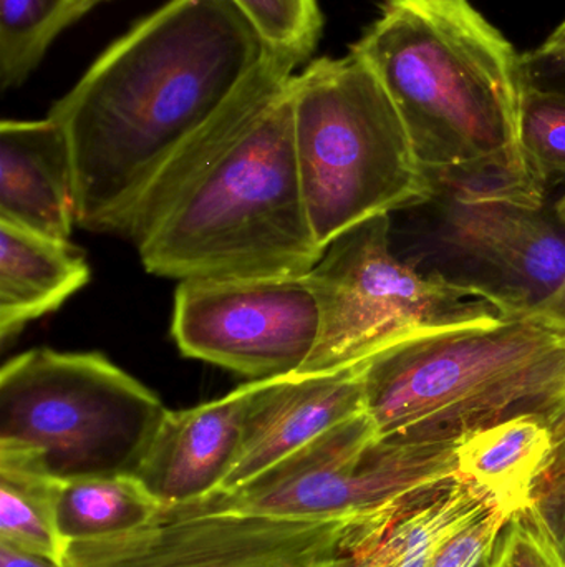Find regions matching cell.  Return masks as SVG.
Returning <instances> with one entry per match:
<instances>
[{
    "label": "cell",
    "mask_w": 565,
    "mask_h": 567,
    "mask_svg": "<svg viewBox=\"0 0 565 567\" xmlns=\"http://www.w3.org/2000/svg\"><path fill=\"white\" fill-rule=\"evenodd\" d=\"M297 66L268 52L224 109L146 186L118 236L149 275L302 278L324 251L299 179L292 116Z\"/></svg>",
    "instance_id": "cell-1"
},
{
    "label": "cell",
    "mask_w": 565,
    "mask_h": 567,
    "mask_svg": "<svg viewBox=\"0 0 565 567\" xmlns=\"http://www.w3.org/2000/svg\"><path fill=\"white\" fill-rule=\"evenodd\" d=\"M268 55L232 0H168L53 103L72 150L76 225L119 235L146 186Z\"/></svg>",
    "instance_id": "cell-2"
},
{
    "label": "cell",
    "mask_w": 565,
    "mask_h": 567,
    "mask_svg": "<svg viewBox=\"0 0 565 567\" xmlns=\"http://www.w3.org/2000/svg\"><path fill=\"white\" fill-rule=\"evenodd\" d=\"M350 52L384 83L435 185L543 202L520 145L523 55L471 0H381Z\"/></svg>",
    "instance_id": "cell-3"
},
{
    "label": "cell",
    "mask_w": 565,
    "mask_h": 567,
    "mask_svg": "<svg viewBox=\"0 0 565 567\" xmlns=\"http://www.w3.org/2000/svg\"><path fill=\"white\" fill-rule=\"evenodd\" d=\"M360 365L378 439L460 442L521 413L565 412V330L537 312L423 333Z\"/></svg>",
    "instance_id": "cell-4"
},
{
    "label": "cell",
    "mask_w": 565,
    "mask_h": 567,
    "mask_svg": "<svg viewBox=\"0 0 565 567\" xmlns=\"http://www.w3.org/2000/svg\"><path fill=\"white\" fill-rule=\"evenodd\" d=\"M292 116L305 212L322 251L355 226L437 193L397 105L355 53L311 60L295 73Z\"/></svg>",
    "instance_id": "cell-5"
},
{
    "label": "cell",
    "mask_w": 565,
    "mask_h": 567,
    "mask_svg": "<svg viewBox=\"0 0 565 567\" xmlns=\"http://www.w3.org/2000/svg\"><path fill=\"white\" fill-rule=\"evenodd\" d=\"M166 412L102 353L29 350L0 370V456L59 482L135 475Z\"/></svg>",
    "instance_id": "cell-6"
},
{
    "label": "cell",
    "mask_w": 565,
    "mask_h": 567,
    "mask_svg": "<svg viewBox=\"0 0 565 567\" xmlns=\"http://www.w3.org/2000/svg\"><path fill=\"white\" fill-rule=\"evenodd\" d=\"M304 279L321 309V336L299 373L337 372L423 333L513 313L481 284L401 262L390 248V215L338 236Z\"/></svg>",
    "instance_id": "cell-7"
},
{
    "label": "cell",
    "mask_w": 565,
    "mask_h": 567,
    "mask_svg": "<svg viewBox=\"0 0 565 567\" xmlns=\"http://www.w3.org/2000/svg\"><path fill=\"white\" fill-rule=\"evenodd\" d=\"M458 443L378 439L367 412L338 423L281 462L229 492H212L156 518L254 515L348 519L414 489L458 475Z\"/></svg>",
    "instance_id": "cell-8"
},
{
    "label": "cell",
    "mask_w": 565,
    "mask_h": 567,
    "mask_svg": "<svg viewBox=\"0 0 565 567\" xmlns=\"http://www.w3.org/2000/svg\"><path fill=\"white\" fill-rule=\"evenodd\" d=\"M171 336L188 359L251 382L304 369L321 336V309L302 278L188 279L176 287Z\"/></svg>",
    "instance_id": "cell-9"
},
{
    "label": "cell",
    "mask_w": 565,
    "mask_h": 567,
    "mask_svg": "<svg viewBox=\"0 0 565 567\" xmlns=\"http://www.w3.org/2000/svg\"><path fill=\"white\" fill-rule=\"evenodd\" d=\"M344 522L232 513L155 518L118 535L69 543L62 567H325Z\"/></svg>",
    "instance_id": "cell-10"
},
{
    "label": "cell",
    "mask_w": 565,
    "mask_h": 567,
    "mask_svg": "<svg viewBox=\"0 0 565 567\" xmlns=\"http://www.w3.org/2000/svg\"><path fill=\"white\" fill-rule=\"evenodd\" d=\"M444 241L498 276L511 312H537L565 282V229L543 205L477 183H444Z\"/></svg>",
    "instance_id": "cell-11"
},
{
    "label": "cell",
    "mask_w": 565,
    "mask_h": 567,
    "mask_svg": "<svg viewBox=\"0 0 565 567\" xmlns=\"http://www.w3.org/2000/svg\"><path fill=\"white\" fill-rule=\"evenodd\" d=\"M364 412L362 365L259 380L245 413L238 455L216 492L238 488L322 433Z\"/></svg>",
    "instance_id": "cell-12"
},
{
    "label": "cell",
    "mask_w": 565,
    "mask_h": 567,
    "mask_svg": "<svg viewBox=\"0 0 565 567\" xmlns=\"http://www.w3.org/2000/svg\"><path fill=\"white\" fill-rule=\"evenodd\" d=\"M490 506L458 475L430 483L345 519L325 567H428L448 536Z\"/></svg>",
    "instance_id": "cell-13"
},
{
    "label": "cell",
    "mask_w": 565,
    "mask_h": 567,
    "mask_svg": "<svg viewBox=\"0 0 565 567\" xmlns=\"http://www.w3.org/2000/svg\"><path fill=\"white\" fill-rule=\"evenodd\" d=\"M255 382L188 410L166 412L135 475L163 508L216 492L241 445Z\"/></svg>",
    "instance_id": "cell-14"
},
{
    "label": "cell",
    "mask_w": 565,
    "mask_h": 567,
    "mask_svg": "<svg viewBox=\"0 0 565 567\" xmlns=\"http://www.w3.org/2000/svg\"><path fill=\"white\" fill-rule=\"evenodd\" d=\"M0 223L69 241L76 225L75 169L62 126L0 123Z\"/></svg>",
    "instance_id": "cell-15"
},
{
    "label": "cell",
    "mask_w": 565,
    "mask_h": 567,
    "mask_svg": "<svg viewBox=\"0 0 565 567\" xmlns=\"http://www.w3.org/2000/svg\"><path fill=\"white\" fill-rule=\"evenodd\" d=\"M90 281L85 255L70 241L0 223V340L55 312Z\"/></svg>",
    "instance_id": "cell-16"
},
{
    "label": "cell",
    "mask_w": 565,
    "mask_h": 567,
    "mask_svg": "<svg viewBox=\"0 0 565 567\" xmlns=\"http://www.w3.org/2000/svg\"><path fill=\"white\" fill-rule=\"evenodd\" d=\"M556 416L521 413L464 436L458 443V476L477 486L511 522L520 518L553 452Z\"/></svg>",
    "instance_id": "cell-17"
},
{
    "label": "cell",
    "mask_w": 565,
    "mask_h": 567,
    "mask_svg": "<svg viewBox=\"0 0 565 567\" xmlns=\"http://www.w3.org/2000/svg\"><path fill=\"white\" fill-rule=\"evenodd\" d=\"M161 509L136 476H86L60 482L56 528L66 546L148 525Z\"/></svg>",
    "instance_id": "cell-18"
},
{
    "label": "cell",
    "mask_w": 565,
    "mask_h": 567,
    "mask_svg": "<svg viewBox=\"0 0 565 567\" xmlns=\"http://www.w3.org/2000/svg\"><path fill=\"white\" fill-rule=\"evenodd\" d=\"M60 482L0 456V545L62 566L65 543L56 528Z\"/></svg>",
    "instance_id": "cell-19"
},
{
    "label": "cell",
    "mask_w": 565,
    "mask_h": 567,
    "mask_svg": "<svg viewBox=\"0 0 565 567\" xmlns=\"http://www.w3.org/2000/svg\"><path fill=\"white\" fill-rule=\"evenodd\" d=\"M105 0H0V89H19L56 37Z\"/></svg>",
    "instance_id": "cell-20"
},
{
    "label": "cell",
    "mask_w": 565,
    "mask_h": 567,
    "mask_svg": "<svg viewBox=\"0 0 565 567\" xmlns=\"http://www.w3.org/2000/svg\"><path fill=\"white\" fill-rule=\"evenodd\" d=\"M254 27L265 50L294 66L307 65L321 42L318 0H232Z\"/></svg>",
    "instance_id": "cell-21"
},
{
    "label": "cell",
    "mask_w": 565,
    "mask_h": 567,
    "mask_svg": "<svg viewBox=\"0 0 565 567\" xmlns=\"http://www.w3.org/2000/svg\"><path fill=\"white\" fill-rule=\"evenodd\" d=\"M520 145L534 178L565 173V96L527 85L520 113Z\"/></svg>",
    "instance_id": "cell-22"
},
{
    "label": "cell",
    "mask_w": 565,
    "mask_h": 567,
    "mask_svg": "<svg viewBox=\"0 0 565 567\" xmlns=\"http://www.w3.org/2000/svg\"><path fill=\"white\" fill-rule=\"evenodd\" d=\"M554 432L553 452L534 482L526 512L516 519L565 567V413L554 420Z\"/></svg>",
    "instance_id": "cell-23"
},
{
    "label": "cell",
    "mask_w": 565,
    "mask_h": 567,
    "mask_svg": "<svg viewBox=\"0 0 565 567\" xmlns=\"http://www.w3.org/2000/svg\"><path fill=\"white\" fill-rule=\"evenodd\" d=\"M510 523L496 506L483 509L438 546L428 567H493L498 543Z\"/></svg>",
    "instance_id": "cell-24"
},
{
    "label": "cell",
    "mask_w": 565,
    "mask_h": 567,
    "mask_svg": "<svg viewBox=\"0 0 565 567\" xmlns=\"http://www.w3.org/2000/svg\"><path fill=\"white\" fill-rule=\"evenodd\" d=\"M493 567H564L520 519L504 528Z\"/></svg>",
    "instance_id": "cell-25"
},
{
    "label": "cell",
    "mask_w": 565,
    "mask_h": 567,
    "mask_svg": "<svg viewBox=\"0 0 565 567\" xmlns=\"http://www.w3.org/2000/svg\"><path fill=\"white\" fill-rule=\"evenodd\" d=\"M526 83L565 96V53L544 52L537 47L523 55Z\"/></svg>",
    "instance_id": "cell-26"
},
{
    "label": "cell",
    "mask_w": 565,
    "mask_h": 567,
    "mask_svg": "<svg viewBox=\"0 0 565 567\" xmlns=\"http://www.w3.org/2000/svg\"><path fill=\"white\" fill-rule=\"evenodd\" d=\"M556 216L565 229V195L557 203ZM537 313H541V316L546 317L547 320L565 330V282L561 287L559 292H557V296L551 299L543 309L537 310Z\"/></svg>",
    "instance_id": "cell-27"
},
{
    "label": "cell",
    "mask_w": 565,
    "mask_h": 567,
    "mask_svg": "<svg viewBox=\"0 0 565 567\" xmlns=\"http://www.w3.org/2000/svg\"><path fill=\"white\" fill-rule=\"evenodd\" d=\"M0 567H62L49 559L36 558V556L25 555L17 551L10 546L0 545Z\"/></svg>",
    "instance_id": "cell-28"
},
{
    "label": "cell",
    "mask_w": 565,
    "mask_h": 567,
    "mask_svg": "<svg viewBox=\"0 0 565 567\" xmlns=\"http://www.w3.org/2000/svg\"><path fill=\"white\" fill-rule=\"evenodd\" d=\"M544 52L565 53V20L540 47Z\"/></svg>",
    "instance_id": "cell-29"
}]
</instances>
